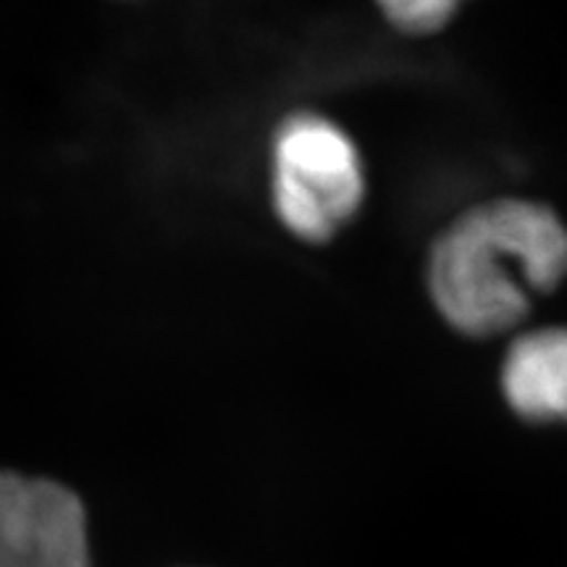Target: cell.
<instances>
[{
    "mask_svg": "<svg viewBox=\"0 0 567 567\" xmlns=\"http://www.w3.org/2000/svg\"><path fill=\"white\" fill-rule=\"evenodd\" d=\"M567 276V226L547 205L502 197L465 210L431 247L429 292L467 337H496Z\"/></svg>",
    "mask_w": 567,
    "mask_h": 567,
    "instance_id": "cell-1",
    "label": "cell"
},
{
    "mask_svg": "<svg viewBox=\"0 0 567 567\" xmlns=\"http://www.w3.org/2000/svg\"><path fill=\"white\" fill-rule=\"evenodd\" d=\"M276 216L305 243H326L358 213L365 195L360 151L321 113H292L271 145Z\"/></svg>",
    "mask_w": 567,
    "mask_h": 567,
    "instance_id": "cell-2",
    "label": "cell"
},
{
    "mask_svg": "<svg viewBox=\"0 0 567 567\" xmlns=\"http://www.w3.org/2000/svg\"><path fill=\"white\" fill-rule=\"evenodd\" d=\"M0 567H92L80 496L59 481L0 471Z\"/></svg>",
    "mask_w": 567,
    "mask_h": 567,
    "instance_id": "cell-3",
    "label": "cell"
},
{
    "mask_svg": "<svg viewBox=\"0 0 567 567\" xmlns=\"http://www.w3.org/2000/svg\"><path fill=\"white\" fill-rule=\"evenodd\" d=\"M502 392L526 421L567 423V326L526 331L509 344Z\"/></svg>",
    "mask_w": 567,
    "mask_h": 567,
    "instance_id": "cell-4",
    "label": "cell"
},
{
    "mask_svg": "<svg viewBox=\"0 0 567 567\" xmlns=\"http://www.w3.org/2000/svg\"><path fill=\"white\" fill-rule=\"evenodd\" d=\"M460 6L452 0H392L381 6L386 21L408 34H431L455 17Z\"/></svg>",
    "mask_w": 567,
    "mask_h": 567,
    "instance_id": "cell-5",
    "label": "cell"
}]
</instances>
